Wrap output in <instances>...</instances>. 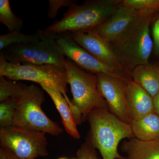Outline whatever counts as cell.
<instances>
[{
  "instance_id": "1",
  "label": "cell",
  "mask_w": 159,
  "mask_h": 159,
  "mask_svg": "<svg viewBox=\"0 0 159 159\" xmlns=\"http://www.w3.org/2000/svg\"><path fill=\"white\" fill-rule=\"evenodd\" d=\"M87 120L89 130L85 142L99 150L102 159H126L118 148L123 139L135 138L130 124L104 108L93 109Z\"/></svg>"
},
{
  "instance_id": "2",
  "label": "cell",
  "mask_w": 159,
  "mask_h": 159,
  "mask_svg": "<svg viewBox=\"0 0 159 159\" xmlns=\"http://www.w3.org/2000/svg\"><path fill=\"white\" fill-rule=\"evenodd\" d=\"M122 1L91 0L83 4H74L59 20H56L44 30L43 34L55 36L65 33L84 31L95 29L110 17Z\"/></svg>"
},
{
  "instance_id": "3",
  "label": "cell",
  "mask_w": 159,
  "mask_h": 159,
  "mask_svg": "<svg viewBox=\"0 0 159 159\" xmlns=\"http://www.w3.org/2000/svg\"><path fill=\"white\" fill-rule=\"evenodd\" d=\"M155 12L144 11L128 31L111 43L115 53L130 72L141 65L149 63L153 51L150 23Z\"/></svg>"
},
{
  "instance_id": "4",
  "label": "cell",
  "mask_w": 159,
  "mask_h": 159,
  "mask_svg": "<svg viewBox=\"0 0 159 159\" xmlns=\"http://www.w3.org/2000/svg\"><path fill=\"white\" fill-rule=\"evenodd\" d=\"M65 68L68 84L70 86L73 98L71 102L76 111L77 125L87 120L94 108L109 110L108 104L97 88L96 74L79 67L75 63L66 58Z\"/></svg>"
},
{
  "instance_id": "5",
  "label": "cell",
  "mask_w": 159,
  "mask_h": 159,
  "mask_svg": "<svg viewBox=\"0 0 159 159\" xmlns=\"http://www.w3.org/2000/svg\"><path fill=\"white\" fill-rule=\"evenodd\" d=\"M0 76L15 81L29 80L40 85L54 87L65 97L73 115H76V109L67 95L68 82L65 67L52 64L11 63L0 55Z\"/></svg>"
},
{
  "instance_id": "6",
  "label": "cell",
  "mask_w": 159,
  "mask_h": 159,
  "mask_svg": "<svg viewBox=\"0 0 159 159\" xmlns=\"http://www.w3.org/2000/svg\"><path fill=\"white\" fill-rule=\"evenodd\" d=\"M45 99L43 92L39 88L34 84L26 86L17 99L12 126L52 135L61 134L62 129L42 110Z\"/></svg>"
},
{
  "instance_id": "7",
  "label": "cell",
  "mask_w": 159,
  "mask_h": 159,
  "mask_svg": "<svg viewBox=\"0 0 159 159\" xmlns=\"http://www.w3.org/2000/svg\"><path fill=\"white\" fill-rule=\"evenodd\" d=\"M40 40L29 43L12 45L1 51L0 55L13 64H52L65 67L66 58L55 40V36L36 31Z\"/></svg>"
},
{
  "instance_id": "8",
  "label": "cell",
  "mask_w": 159,
  "mask_h": 159,
  "mask_svg": "<svg viewBox=\"0 0 159 159\" xmlns=\"http://www.w3.org/2000/svg\"><path fill=\"white\" fill-rule=\"evenodd\" d=\"M0 145L20 159H34L48 154L45 133L14 126L0 129Z\"/></svg>"
},
{
  "instance_id": "9",
  "label": "cell",
  "mask_w": 159,
  "mask_h": 159,
  "mask_svg": "<svg viewBox=\"0 0 159 159\" xmlns=\"http://www.w3.org/2000/svg\"><path fill=\"white\" fill-rule=\"evenodd\" d=\"M55 40L65 57L83 70L95 74L102 73L107 74L125 81L132 80L128 74L100 62L77 44L70 33L57 34L55 35Z\"/></svg>"
},
{
  "instance_id": "10",
  "label": "cell",
  "mask_w": 159,
  "mask_h": 159,
  "mask_svg": "<svg viewBox=\"0 0 159 159\" xmlns=\"http://www.w3.org/2000/svg\"><path fill=\"white\" fill-rule=\"evenodd\" d=\"M96 75L97 88L107 102L110 111L123 122L131 124L126 93L127 81L102 73Z\"/></svg>"
},
{
  "instance_id": "11",
  "label": "cell",
  "mask_w": 159,
  "mask_h": 159,
  "mask_svg": "<svg viewBox=\"0 0 159 159\" xmlns=\"http://www.w3.org/2000/svg\"><path fill=\"white\" fill-rule=\"evenodd\" d=\"M69 33L77 44L100 62L131 77L130 72L115 53L110 43L101 37L95 29Z\"/></svg>"
},
{
  "instance_id": "12",
  "label": "cell",
  "mask_w": 159,
  "mask_h": 159,
  "mask_svg": "<svg viewBox=\"0 0 159 159\" xmlns=\"http://www.w3.org/2000/svg\"><path fill=\"white\" fill-rule=\"evenodd\" d=\"M142 12L122 5L121 2L108 19L94 29L101 37L111 43L128 31L140 17Z\"/></svg>"
},
{
  "instance_id": "13",
  "label": "cell",
  "mask_w": 159,
  "mask_h": 159,
  "mask_svg": "<svg viewBox=\"0 0 159 159\" xmlns=\"http://www.w3.org/2000/svg\"><path fill=\"white\" fill-rule=\"evenodd\" d=\"M126 93L132 122L155 112L153 98L133 80L127 82Z\"/></svg>"
},
{
  "instance_id": "14",
  "label": "cell",
  "mask_w": 159,
  "mask_h": 159,
  "mask_svg": "<svg viewBox=\"0 0 159 159\" xmlns=\"http://www.w3.org/2000/svg\"><path fill=\"white\" fill-rule=\"evenodd\" d=\"M43 89L48 94L59 112L62 123L67 133L75 139H80L77 128V124L70 106L62 94L58 90L51 86L41 85Z\"/></svg>"
},
{
  "instance_id": "15",
  "label": "cell",
  "mask_w": 159,
  "mask_h": 159,
  "mask_svg": "<svg viewBox=\"0 0 159 159\" xmlns=\"http://www.w3.org/2000/svg\"><path fill=\"white\" fill-rule=\"evenodd\" d=\"M121 150L126 154V159H159V139L142 141L135 138L122 143Z\"/></svg>"
},
{
  "instance_id": "16",
  "label": "cell",
  "mask_w": 159,
  "mask_h": 159,
  "mask_svg": "<svg viewBox=\"0 0 159 159\" xmlns=\"http://www.w3.org/2000/svg\"><path fill=\"white\" fill-rule=\"evenodd\" d=\"M131 77L152 98L159 92V68L151 64L138 66L131 72Z\"/></svg>"
},
{
  "instance_id": "17",
  "label": "cell",
  "mask_w": 159,
  "mask_h": 159,
  "mask_svg": "<svg viewBox=\"0 0 159 159\" xmlns=\"http://www.w3.org/2000/svg\"><path fill=\"white\" fill-rule=\"evenodd\" d=\"M130 125L137 139L146 141L159 139V116L156 112L133 121Z\"/></svg>"
},
{
  "instance_id": "18",
  "label": "cell",
  "mask_w": 159,
  "mask_h": 159,
  "mask_svg": "<svg viewBox=\"0 0 159 159\" xmlns=\"http://www.w3.org/2000/svg\"><path fill=\"white\" fill-rule=\"evenodd\" d=\"M0 21L8 28L9 32L20 31L24 21L14 14L9 0H0Z\"/></svg>"
},
{
  "instance_id": "19",
  "label": "cell",
  "mask_w": 159,
  "mask_h": 159,
  "mask_svg": "<svg viewBox=\"0 0 159 159\" xmlns=\"http://www.w3.org/2000/svg\"><path fill=\"white\" fill-rule=\"evenodd\" d=\"M39 34H26L20 31H13L0 36V51L4 50L9 46L19 44L29 43L40 40Z\"/></svg>"
},
{
  "instance_id": "20",
  "label": "cell",
  "mask_w": 159,
  "mask_h": 159,
  "mask_svg": "<svg viewBox=\"0 0 159 159\" xmlns=\"http://www.w3.org/2000/svg\"><path fill=\"white\" fill-rule=\"evenodd\" d=\"M26 86L21 83L9 81L4 76H0V102L9 98L17 99Z\"/></svg>"
},
{
  "instance_id": "21",
  "label": "cell",
  "mask_w": 159,
  "mask_h": 159,
  "mask_svg": "<svg viewBox=\"0 0 159 159\" xmlns=\"http://www.w3.org/2000/svg\"><path fill=\"white\" fill-rule=\"evenodd\" d=\"M16 99H9L0 104V126L1 128L13 125L15 112L17 106Z\"/></svg>"
},
{
  "instance_id": "22",
  "label": "cell",
  "mask_w": 159,
  "mask_h": 159,
  "mask_svg": "<svg viewBox=\"0 0 159 159\" xmlns=\"http://www.w3.org/2000/svg\"><path fill=\"white\" fill-rule=\"evenodd\" d=\"M122 4L140 12H155L159 9V0H123Z\"/></svg>"
},
{
  "instance_id": "23",
  "label": "cell",
  "mask_w": 159,
  "mask_h": 159,
  "mask_svg": "<svg viewBox=\"0 0 159 159\" xmlns=\"http://www.w3.org/2000/svg\"><path fill=\"white\" fill-rule=\"evenodd\" d=\"M150 29L153 42V53L156 56H159V9L152 15L151 21Z\"/></svg>"
},
{
  "instance_id": "24",
  "label": "cell",
  "mask_w": 159,
  "mask_h": 159,
  "mask_svg": "<svg viewBox=\"0 0 159 159\" xmlns=\"http://www.w3.org/2000/svg\"><path fill=\"white\" fill-rule=\"evenodd\" d=\"M96 150L92 145L85 142L77 151V159H102L98 156Z\"/></svg>"
},
{
  "instance_id": "25",
  "label": "cell",
  "mask_w": 159,
  "mask_h": 159,
  "mask_svg": "<svg viewBox=\"0 0 159 159\" xmlns=\"http://www.w3.org/2000/svg\"><path fill=\"white\" fill-rule=\"evenodd\" d=\"M49 8L48 16L51 18L54 19L58 13V10L63 6L70 7L74 2L70 0H49Z\"/></svg>"
},
{
  "instance_id": "26",
  "label": "cell",
  "mask_w": 159,
  "mask_h": 159,
  "mask_svg": "<svg viewBox=\"0 0 159 159\" xmlns=\"http://www.w3.org/2000/svg\"><path fill=\"white\" fill-rule=\"evenodd\" d=\"M0 159H20L14 154L6 148H0Z\"/></svg>"
},
{
  "instance_id": "27",
  "label": "cell",
  "mask_w": 159,
  "mask_h": 159,
  "mask_svg": "<svg viewBox=\"0 0 159 159\" xmlns=\"http://www.w3.org/2000/svg\"><path fill=\"white\" fill-rule=\"evenodd\" d=\"M153 99L155 112L159 116V92Z\"/></svg>"
},
{
  "instance_id": "28",
  "label": "cell",
  "mask_w": 159,
  "mask_h": 159,
  "mask_svg": "<svg viewBox=\"0 0 159 159\" xmlns=\"http://www.w3.org/2000/svg\"><path fill=\"white\" fill-rule=\"evenodd\" d=\"M58 159H66L65 158L62 157V158H59Z\"/></svg>"
},
{
  "instance_id": "29",
  "label": "cell",
  "mask_w": 159,
  "mask_h": 159,
  "mask_svg": "<svg viewBox=\"0 0 159 159\" xmlns=\"http://www.w3.org/2000/svg\"></svg>"
},
{
  "instance_id": "30",
  "label": "cell",
  "mask_w": 159,
  "mask_h": 159,
  "mask_svg": "<svg viewBox=\"0 0 159 159\" xmlns=\"http://www.w3.org/2000/svg\"></svg>"
},
{
  "instance_id": "31",
  "label": "cell",
  "mask_w": 159,
  "mask_h": 159,
  "mask_svg": "<svg viewBox=\"0 0 159 159\" xmlns=\"http://www.w3.org/2000/svg\"><path fill=\"white\" fill-rule=\"evenodd\" d=\"M158 67H159V66H158Z\"/></svg>"
}]
</instances>
